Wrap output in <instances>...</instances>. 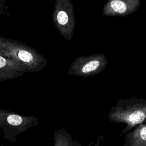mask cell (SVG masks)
Masks as SVG:
<instances>
[{
	"label": "cell",
	"mask_w": 146,
	"mask_h": 146,
	"mask_svg": "<svg viewBox=\"0 0 146 146\" xmlns=\"http://www.w3.org/2000/svg\"><path fill=\"white\" fill-rule=\"evenodd\" d=\"M111 6L112 9L119 13H123L126 10V5L120 0H113L111 2Z\"/></svg>",
	"instance_id": "cell-7"
},
{
	"label": "cell",
	"mask_w": 146,
	"mask_h": 146,
	"mask_svg": "<svg viewBox=\"0 0 146 146\" xmlns=\"http://www.w3.org/2000/svg\"><path fill=\"white\" fill-rule=\"evenodd\" d=\"M129 146H146V121L128 135Z\"/></svg>",
	"instance_id": "cell-6"
},
{
	"label": "cell",
	"mask_w": 146,
	"mask_h": 146,
	"mask_svg": "<svg viewBox=\"0 0 146 146\" xmlns=\"http://www.w3.org/2000/svg\"><path fill=\"white\" fill-rule=\"evenodd\" d=\"M0 114L2 116V123H0V125L5 130V133L9 132H17V133H21L30 126V123H34L33 120L29 117H24L17 114L14 113H4L2 111H0Z\"/></svg>",
	"instance_id": "cell-4"
},
{
	"label": "cell",
	"mask_w": 146,
	"mask_h": 146,
	"mask_svg": "<svg viewBox=\"0 0 146 146\" xmlns=\"http://www.w3.org/2000/svg\"><path fill=\"white\" fill-rule=\"evenodd\" d=\"M52 14L53 23L59 34L70 41L73 36L75 18L72 0H55Z\"/></svg>",
	"instance_id": "cell-2"
},
{
	"label": "cell",
	"mask_w": 146,
	"mask_h": 146,
	"mask_svg": "<svg viewBox=\"0 0 146 146\" xmlns=\"http://www.w3.org/2000/svg\"><path fill=\"white\" fill-rule=\"evenodd\" d=\"M0 55L14 60L25 72H39L48 64V60L35 48L14 39L0 36Z\"/></svg>",
	"instance_id": "cell-1"
},
{
	"label": "cell",
	"mask_w": 146,
	"mask_h": 146,
	"mask_svg": "<svg viewBox=\"0 0 146 146\" xmlns=\"http://www.w3.org/2000/svg\"><path fill=\"white\" fill-rule=\"evenodd\" d=\"M0 14L10 15L9 11V6L7 4L6 0H0Z\"/></svg>",
	"instance_id": "cell-8"
},
{
	"label": "cell",
	"mask_w": 146,
	"mask_h": 146,
	"mask_svg": "<svg viewBox=\"0 0 146 146\" xmlns=\"http://www.w3.org/2000/svg\"><path fill=\"white\" fill-rule=\"evenodd\" d=\"M25 71L18 62L0 55V82L22 76Z\"/></svg>",
	"instance_id": "cell-5"
},
{
	"label": "cell",
	"mask_w": 146,
	"mask_h": 146,
	"mask_svg": "<svg viewBox=\"0 0 146 146\" xmlns=\"http://www.w3.org/2000/svg\"><path fill=\"white\" fill-rule=\"evenodd\" d=\"M109 117L112 121L126 124L128 129H129L145 121L146 105L115 107V110L110 113Z\"/></svg>",
	"instance_id": "cell-3"
}]
</instances>
